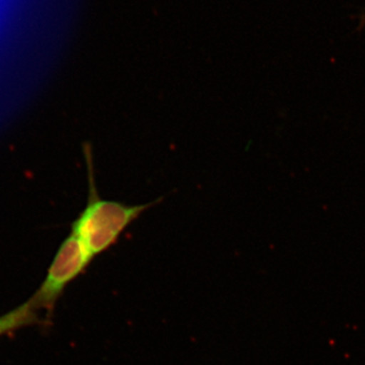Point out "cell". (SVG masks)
I'll list each match as a JSON object with an SVG mask.
<instances>
[{
  "mask_svg": "<svg viewBox=\"0 0 365 365\" xmlns=\"http://www.w3.org/2000/svg\"><path fill=\"white\" fill-rule=\"evenodd\" d=\"M88 170V203L81 215L72 223L71 232L95 258L114 246L125 230L153 203L127 205L114 200L101 198L96 188L91 150L86 148Z\"/></svg>",
  "mask_w": 365,
  "mask_h": 365,
  "instance_id": "6da1fadb",
  "label": "cell"
},
{
  "mask_svg": "<svg viewBox=\"0 0 365 365\" xmlns=\"http://www.w3.org/2000/svg\"><path fill=\"white\" fill-rule=\"evenodd\" d=\"M93 259L83 242L71 232L60 246L44 282L30 299L33 306L51 312L67 285L86 270Z\"/></svg>",
  "mask_w": 365,
  "mask_h": 365,
  "instance_id": "7a4b0ae2",
  "label": "cell"
},
{
  "mask_svg": "<svg viewBox=\"0 0 365 365\" xmlns=\"http://www.w3.org/2000/svg\"><path fill=\"white\" fill-rule=\"evenodd\" d=\"M37 311L31 300L0 317V336L6 335L38 321Z\"/></svg>",
  "mask_w": 365,
  "mask_h": 365,
  "instance_id": "3957f363",
  "label": "cell"
}]
</instances>
